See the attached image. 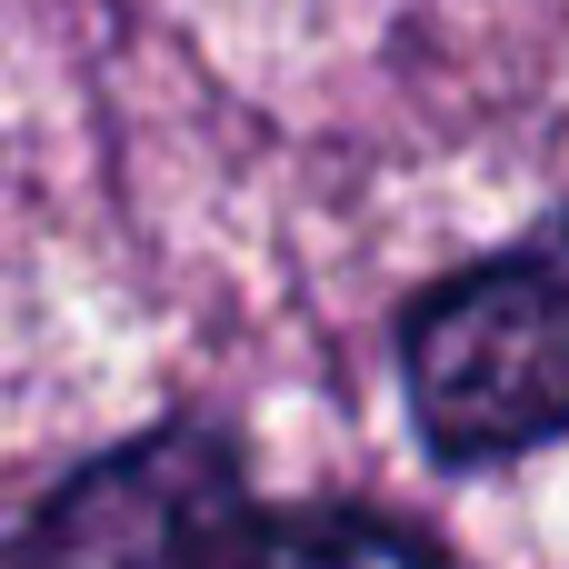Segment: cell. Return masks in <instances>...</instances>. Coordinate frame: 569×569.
I'll return each instance as SVG.
<instances>
[{
    "label": "cell",
    "instance_id": "obj_1",
    "mask_svg": "<svg viewBox=\"0 0 569 569\" xmlns=\"http://www.w3.org/2000/svg\"><path fill=\"white\" fill-rule=\"evenodd\" d=\"M410 410L440 460H510L569 430V230L460 270L400 340Z\"/></svg>",
    "mask_w": 569,
    "mask_h": 569
},
{
    "label": "cell",
    "instance_id": "obj_2",
    "mask_svg": "<svg viewBox=\"0 0 569 569\" xmlns=\"http://www.w3.org/2000/svg\"><path fill=\"white\" fill-rule=\"evenodd\" d=\"M260 510L240 500L230 460L210 440H150L110 470H90L70 500L40 510V550H260Z\"/></svg>",
    "mask_w": 569,
    "mask_h": 569
}]
</instances>
